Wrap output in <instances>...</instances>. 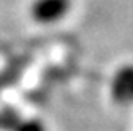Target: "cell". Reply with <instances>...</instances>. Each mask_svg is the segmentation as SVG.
<instances>
[{
	"instance_id": "obj_1",
	"label": "cell",
	"mask_w": 133,
	"mask_h": 131,
	"mask_svg": "<svg viewBox=\"0 0 133 131\" xmlns=\"http://www.w3.org/2000/svg\"><path fill=\"white\" fill-rule=\"evenodd\" d=\"M73 0H34L30 5V16L37 23L51 25L68 16Z\"/></svg>"
},
{
	"instance_id": "obj_2",
	"label": "cell",
	"mask_w": 133,
	"mask_h": 131,
	"mask_svg": "<svg viewBox=\"0 0 133 131\" xmlns=\"http://www.w3.org/2000/svg\"><path fill=\"white\" fill-rule=\"evenodd\" d=\"M110 96L117 105L133 103V64H124L110 80Z\"/></svg>"
},
{
	"instance_id": "obj_3",
	"label": "cell",
	"mask_w": 133,
	"mask_h": 131,
	"mask_svg": "<svg viewBox=\"0 0 133 131\" xmlns=\"http://www.w3.org/2000/svg\"><path fill=\"white\" fill-rule=\"evenodd\" d=\"M14 131H46V126L39 119H20L14 126Z\"/></svg>"
}]
</instances>
